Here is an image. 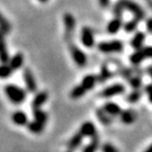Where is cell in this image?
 Wrapping results in <instances>:
<instances>
[{
  "mask_svg": "<svg viewBox=\"0 0 152 152\" xmlns=\"http://www.w3.org/2000/svg\"><path fill=\"white\" fill-rule=\"evenodd\" d=\"M5 92L8 99L14 104H23L26 99V92L22 88L15 85H7L5 87Z\"/></svg>",
  "mask_w": 152,
  "mask_h": 152,
  "instance_id": "6da1fadb",
  "label": "cell"
},
{
  "mask_svg": "<svg viewBox=\"0 0 152 152\" xmlns=\"http://www.w3.org/2000/svg\"><path fill=\"white\" fill-rule=\"evenodd\" d=\"M124 10H129L130 12H132L134 15V18L139 19V20H142L144 18V11L142 10V8L140 6L135 4L134 1L132 0H118L117 1Z\"/></svg>",
  "mask_w": 152,
  "mask_h": 152,
  "instance_id": "7a4b0ae2",
  "label": "cell"
},
{
  "mask_svg": "<svg viewBox=\"0 0 152 152\" xmlns=\"http://www.w3.org/2000/svg\"><path fill=\"white\" fill-rule=\"evenodd\" d=\"M63 24H64L65 28L64 39L68 43H71L72 34L76 29V18L70 12H65L63 14Z\"/></svg>",
  "mask_w": 152,
  "mask_h": 152,
  "instance_id": "3957f363",
  "label": "cell"
},
{
  "mask_svg": "<svg viewBox=\"0 0 152 152\" xmlns=\"http://www.w3.org/2000/svg\"><path fill=\"white\" fill-rule=\"evenodd\" d=\"M98 50L103 53H115L122 52L124 49V44L122 41H110V42H100L97 45Z\"/></svg>",
  "mask_w": 152,
  "mask_h": 152,
  "instance_id": "277c9868",
  "label": "cell"
},
{
  "mask_svg": "<svg viewBox=\"0 0 152 152\" xmlns=\"http://www.w3.org/2000/svg\"><path fill=\"white\" fill-rule=\"evenodd\" d=\"M69 50H70L72 59H73V61L76 62V64L78 66H81L82 68V66H85V65L87 64V56H86V54L82 52L81 50L77 46L76 44L69 43Z\"/></svg>",
  "mask_w": 152,
  "mask_h": 152,
  "instance_id": "5b68a950",
  "label": "cell"
},
{
  "mask_svg": "<svg viewBox=\"0 0 152 152\" xmlns=\"http://www.w3.org/2000/svg\"><path fill=\"white\" fill-rule=\"evenodd\" d=\"M125 91V87L122 85V83H115V85H112L109 87L105 88L104 90H102V92L99 94L100 97L104 98H109L113 97V96H116V95H121Z\"/></svg>",
  "mask_w": 152,
  "mask_h": 152,
  "instance_id": "8992f818",
  "label": "cell"
},
{
  "mask_svg": "<svg viewBox=\"0 0 152 152\" xmlns=\"http://www.w3.org/2000/svg\"><path fill=\"white\" fill-rule=\"evenodd\" d=\"M80 39H81V43L86 48H88V49L92 48L95 45V36H94V32H92L91 28L88 27V26L82 27Z\"/></svg>",
  "mask_w": 152,
  "mask_h": 152,
  "instance_id": "52a82bcc",
  "label": "cell"
},
{
  "mask_svg": "<svg viewBox=\"0 0 152 152\" xmlns=\"http://www.w3.org/2000/svg\"><path fill=\"white\" fill-rule=\"evenodd\" d=\"M23 76H24V81H25V86H26V89H27L29 92H35L36 91V81H35V78L33 76L32 73V70L31 69H24V73H23Z\"/></svg>",
  "mask_w": 152,
  "mask_h": 152,
  "instance_id": "ba28073f",
  "label": "cell"
},
{
  "mask_svg": "<svg viewBox=\"0 0 152 152\" xmlns=\"http://www.w3.org/2000/svg\"><path fill=\"white\" fill-rule=\"evenodd\" d=\"M83 136H88V137H92V139H96V127L94 123L91 122H86L81 125L80 131H79Z\"/></svg>",
  "mask_w": 152,
  "mask_h": 152,
  "instance_id": "9c48e42d",
  "label": "cell"
},
{
  "mask_svg": "<svg viewBox=\"0 0 152 152\" xmlns=\"http://www.w3.org/2000/svg\"><path fill=\"white\" fill-rule=\"evenodd\" d=\"M122 27H123L122 17H115L114 19H112V20L108 23L106 29H107V33H109V34H116Z\"/></svg>",
  "mask_w": 152,
  "mask_h": 152,
  "instance_id": "30bf717a",
  "label": "cell"
},
{
  "mask_svg": "<svg viewBox=\"0 0 152 152\" xmlns=\"http://www.w3.org/2000/svg\"><path fill=\"white\" fill-rule=\"evenodd\" d=\"M48 97H49L48 92H45V91L38 92L37 95L34 97V99H33V102H32L33 109H39L41 108V106H42V105L48 100Z\"/></svg>",
  "mask_w": 152,
  "mask_h": 152,
  "instance_id": "8fae6325",
  "label": "cell"
},
{
  "mask_svg": "<svg viewBox=\"0 0 152 152\" xmlns=\"http://www.w3.org/2000/svg\"><path fill=\"white\" fill-rule=\"evenodd\" d=\"M97 82H98L97 76H95V75H88V76H86L82 79L80 85L88 91V90H90V89H92V88L95 87Z\"/></svg>",
  "mask_w": 152,
  "mask_h": 152,
  "instance_id": "7c38bea8",
  "label": "cell"
},
{
  "mask_svg": "<svg viewBox=\"0 0 152 152\" xmlns=\"http://www.w3.org/2000/svg\"><path fill=\"white\" fill-rule=\"evenodd\" d=\"M144 39H145V35L143 32H137L134 35V37L131 42V45L132 48L137 51V50H141L143 48V43H144Z\"/></svg>",
  "mask_w": 152,
  "mask_h": 152,
  "instance_id": "4fadbf2b",
  "label": "cell"
},
{
  "mask_svg": "<svg viewBox=\"0 0 152 152\" xmlns=\"http://www.w3.org/2000/svg\"><path fill=\"white\" fill-rule=\"evenodd\" d=\"M103 108L105 109L110 116H121V114H122V109H121L120 106H118L117 104L112 103V102H108V103L105 104Z\"/></svg>",
  "mask_w": 152,
  "mask_h": 152,
  "instance_id": "5bb4252c",
  "label": "cell"
},
{
  "mask_svg": "<svg viewBox=\"0 0 152 152\" xmlns=\"http://www.w3.org/2000/svg\"><path fill=\"white\" fill-rule=\"evenodd\" d=\"M82 137H83V135H82L80 132L75 134V135L71 137L69 143H68V149H69V151H75V150H77L78 148L80 147V144H81V142H82Z\"/></svg>",
  "mask_w": 152,
  "mask_h": 152,
  "instance_id": "9a60e30c",
  "label": "cell"
},
{
  "mask_svg": "<svg viewBox=\"0 0 152 152\" xmlns=\"http://www.w3.org/2000/svg\"><path fill=\"white\" fill-rule=\"evenodd\" d=\"M23 63H24V55H23V53H16L9 61V65H10L11 69L14 71L20 69L23 66Z\"/></svg>",
  "mask_w": 152,
  "mask_h": 152,
  "instance_id": "2e32d148",
  "label": "cell"
},
{
  "mask_svg": "<svg viewBox=\"0 0 152 152\" xmlns=\"http://www.w3.org/2000/svg\"><path fill=\"white\" fill-rule=\"evenodd\" d=\"M10 60H9V54H8L5 38H0V62H1V64H6Z\"/></svg>",
  "mask_w": 152,
  "mask_h": 152,
  "instance_id": "e0dca14e",
  "label": "cell"
},
{
  "mask_svg": "<svg viewBox=\"0 0 152 152\" xmlns=\"http://www.w3.org/2000/svg\"><path fill=\"white\" fill-rule=\"evenodd\" d=\"M120 117H121V121L124 124H132L136 120V114L133 110H131V109H126V110L122 112Z\"/></svg>",
  "mask_w": 152,
  "mask_h": 152,
  "instance_id": "ac0fdd59",
  "label": "cell"
},
{
  "mask_svg": "<svg viewBox=\"0 0 152 152\" xmlns=\"http://www.w3.org/2000/svg\"><path fill=\"white\" fill-rule=\"evenodd\" d=\"M97 77H98V82H99V83H103V82L107 81L109 78H112V77H113V73H112V71L109 70L108 65L103 64L102 68H100V73H99V76H97Z\"/></svg>",
  "mask_w": 152,
  "mask_h": 152,
  "instance_id": "d6986e66",
  "label": "cell"
},
{
  "mask_svg": "<svg viewBox=\"0 0 152 152\" xmlns=\"http://www.w3.org/2000/svg\"><path fill=\"white\" fill-rule=\"evenodd\" d=\"M11 118H12V122H14L15 124L19 125V126L25 125L27 123V115L25 114L24 112H22V110L15 112V113L12 114V116H11Z\"/></svg>",
  "mask_w": 152,
  "mask_h": 152,
  "instance_id": "ffe728a7",
  "label": "cell"
},
{
  "mask_svg": "<svg viewBox=\"0 0 152 152\" xmlns=\"http://www.w3.org/2000/svg\"><path fill=\"white\" fill-rule=\"evenodd\" d=\"M96 114H97V117L98 120L100 121V123L104 125H109L112 123V118H110V115L105 110L104 108H98L97 112H96Z\"/></svg>",
  "mask_w": 152,
  "mask_h": 152,
  "instance_id": "44dd1931",
  "label": "cell"
},
{
  "mask_svg": "<svg viewBox=\"0 0 152 152\" xmlns=\"http://www.w3.org/2000/svg\"><path fill=\"white\" fill-rule=\"evenodd\" d=\"M144 59H145V55H144V53H143V51H142V49H141V50L135 51L133 54L131 55L130 61L133 65H139Z\"/></svg>",
  "mask_w": 152,
  "mask_h": 152,
  "instance_id": "7402d4cb",
  "label": "cell"
},
{
  "mask_svg": "<svg viewBox=\"0 0 152 152\" xmlns=\"http://www.w3.org/2000/svg\"><path fill=\"white\" fill-rule=\"evenodd\" d=\"M33 115H34L35 121H37L42 124L45 125V123L48 122V114L44 113L43 110H41V109H33Z\"/></svg>",
  "mask_w": 152,
  "mask_h": 152,
  "instance_id": "603a6c76",
  "label": "cell"
},
{
  "mask_svg": "<svg viewBox=\"0 0 152 152\" xmlns=\"http://www.w3.org/2000/svg\"><path fill=\"white\" fill-rule=\"evenodd\" d=\"M28 130L31 131L32 133H34V134H39V133L43 132L44 124L39 123L37 121H34V122H31V123L28 124Z\"/></svg>",
  "mask_w": 152,
  "mask_h": 152,
  "instance_id": "cb8c5ba5",
  "label": "cell"
},
{
  "mask_svg": "<svg viewBox=\"0 0 152 152\" xmlns=\"http://www.w3.org/2000/svg\"><path fill=\"white\" fill-rule=\"evenodd\" d=\"M86 92H87V90L82 87L81 85H79V86H76V87L71 90L70 97L72 99H78V98H81Z\"/></svg>",
  "mask_w": 152,
  "mask_h": 152,
  "instance_id": "d4e9b609",
  "label": "cell"
},
{
  "mask_svg": "<svg viewBox=\"0 0 152 152\" xmlns=\"http://www.w3.org/2000/svg\"><path fill=\"white\" fill-rule=\"evenodd\" d=\"M0 29L5 33V34L10 33V31H11L10 23L7 20V18H6L1 12H0Z\"/></svg>",
  "mask_w": 152,
  "mask_h": 152,
  "instance_id": "484cf974",
  "label": "cell"
},
{
  "mask_svg": "<svg viewBox=\"0 0 152 152\" xmlns=\"http://www.w3.org/2000/svg\"><path fill=\"white\" fill-rule=\"evenodd\" d=\"M12 69L9 64H0V78L1 79H6L8 77L11 76L12 73Z\"/></svg>",
  "mask_w": 152,
  "mask_h": 152,
  "instance_id": "4316f807",
  "label": "cell"
},
{
  "mask_svg": "<svg viewBox=\"0 0 152 152\" xmlns=\"http://www.w3.org/2000/svg\"><path fill=\"white\" fill-rule=\"evenodd\" d=\"M139 23H140V20L139 19H136V18H134V19H132V20H129V22L125 24L124 26V31L126 33H132L134 32L136 29V27H137V25H139Z\"/></svg>",
  "mask_w": 152,
  "mask_h": 152,
  "instance_id": "83f0119b",
  "label": "cell"
},
{
  "mask_svg": "<svg viewBox=\"0 0 152 152\" xmlns=\"http://www.w3.org/2000/svg\"><path fill=\"white\" fill-rule=\"evenodd\" d=\"M117 66H118V73H120L121 76L123 77L124 79H126L127 81L130 80L131 78H132V73H133V69H129V68H125V66H123V65H118L117 64Z\"/></svg>",
  "mask_w": 152,
  "mask_h": 152,
  "instance_id": "f1b7e54d",
  "label": "cell"
},
{
  "mask_svg": "<svg viewBox=\"0 0 152 152\" xmlns=\"http://www.w3.org/2000/svg\"><path fill=\"white\" fill-rule=\"evenodd\" d=\"M142 96V92L139 90V89H135V90H133V91L131 92L130 95L126 97V100L129 102V103H136Z\"/></svg>",
  "mask_w": 152,
  "mask_h": 152,
  "instance_id": "f546056e",
  "label": "cell"
},
{
  "mask_svg": "<svg viewBox=\"0 0 152 152\" xmlns=\"http://www.w3.org/2000/svg\"><path fill=\"white\" fill-rule=\"evenodd\" d=\"M129 82H130L131 87L133 88V89H139L142 86V79L140 76L132 77L130 80H129Z\"/></svg>",
  "mask_w": 152,
  "mask_h": 152,
  "instance_id": "4dcf8cb0",
  "label": "cell"
},
{
  "mask_svg": "<svg viewBox=\"0 0 152 152\" xmlns=\"http://www.w3.org/2000/svg\"><path fill=\"white\" fill-rule=\"evenodd\" d=\"M98 148V142H97V139H94L89 144H88L87 147L83 148V151L82 152H96Z\"/></svg>",
  "mask_w": 152,
  "mask_h": 152,
  "instance_id": "1f68e13d",
  "label": "cell"
},
{
  "mask_svg": "<svg viewBox=\"0 0 152 152\" xmlns=\"http://www.w3.org/2000/svg\"><path fill=\"white\" fill-rule=\"evenodd\" d=\"M123 11H124L123 7H122L118 2H116V4L114 5V8H113V14H114V16L115 17H122Z\"/></svg>",
  "mask_w": 152,
  "mask_h": 152,
  "instance_id": "d6a6232c",
  "label": "cell"
},
{
  "mask_svg": "<svg viewBox=\"0 0 152 152\" xmlns=\"http://www.w3.org/2000/svg\"><path fill=\"white\" fill-rule=\"evenodd\" d=\"M142 51L145 55V59H152V46H143Z\"/></svg>",
  "mask_w": 152,
  "mask_h": 152,
  "instance_id": "836d02e7",
  "label": "cell"
},
{
  "mask_svg": "<svg viewBox=\"0 0 152 152\" xmlns=\"http://www.w3.org/2000/svg\"><path fill=\"white\" fill-rule=\"evenodd\" d=\"M103 152H118V151H117V149L114 145H112L109 143H106V144L103 145Z\"/></svg>",
  "mask_w": 152,
  "mask_h": 152,
  "instance_id": "e575fe53",
  "label": "cell"
},
{
  "mask_svg": "<svg viewBox=\"0 0 152 152\" xmlns=\"http://www.w3.org/2000/svg\"><path fill=\"white\" fill-rule=\"evenodd\" d=\"M145 92H147L148 96H149L150 103L152 104V85H148L147 87H145Z\"/></svg>",
  "mask_w": 152,
  "mask_h": 152,
  "instance_id": "d590c367",
  "label": "cell"
},
{
  "mask_svg": "<svg viewBox=\"0 0 152 152\" xmlns=\"http://www.w3.org/2000/svg\"><path fill=\"white\" fill-rule=\"evenodd\" d=\"M147 29L148 32L152 34V18H149L147 20Z\"/></svg>",
  "mask_w": 152,
  "mask_h": 152,
  "instance_id": "8d00e7d4",
  "label": "cell"
},
{
  "mask_svg": "<svg viewBox=\"0 0 152 152\" xmlns=\"http://www.w3.org/2000/svg\"><path fill=\"white\" fill-rule=\"evenodd\" d=\"M98 1H99V6L103 8H106L109 5V0H98Z\"/></svg>",
  "mask_w": 152,
  "mask_h": 152,
  "instance_id": "74e56055",
  "label": "cell"
},
{
  "mask_svg": "<svg viewBox=\"0 0 152 152\" xmlns=\"http://www.w3.org/2000/svg\"><path fill=\"white\" fill-rule=\"evenodd\" d=\"M147 73L152 78V65H150V66H148L147 68Z\"/></svg>",
  "mask_w": 152,
  "mask_h": 152,
  "instance_id": "f35d334b",
  "label": "cell"
},
{
  "mask_svg": "<svg viewBox=\"0 0 152 152\" xmlns=\"http://www.w3.org/2000/svg\"><path fill=\"white\" fill-rule=\"evenodd\" d=\"M0 38H5V33L0 29Z\"/></svg>",
  "mask_w": 152,
  "mask_h": 152,
  "instance_id": "ab89813d",
  "label": "cell"
},
{
  "mask_svg": "<svg viewBox=\"0 0 152 152\" xmlns=\"http://www.w3.org/2000/svg\"><path fill=\"white\" fill-rule=\"evenodd\" d=\"M144 152H152V144H151V145H150L149 148H148V149H147V150H145Z\"/></svg>",
  "mask_w": 152,
  "mask_h": 152,
  "instance_id": "60d3db41",
  "label": "cell"
},
{
  "mask_svg": "<svg viewBox=\"0 0 152 152\" xmlns=\"http://www.w3.org/2000/svg\"><path fill=\"white\" fill-rule=\"evenodd\" d=\"M38 1H39V2H48V1H49V0H38Z\"/></svg>",
  "mask_w": 152,
  "mask_h": 152,
  "instance_id": "b9f144b4",
  "label": "cell"
}]
</instances>
